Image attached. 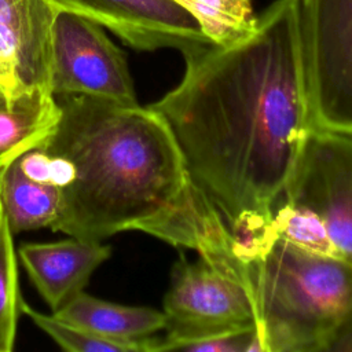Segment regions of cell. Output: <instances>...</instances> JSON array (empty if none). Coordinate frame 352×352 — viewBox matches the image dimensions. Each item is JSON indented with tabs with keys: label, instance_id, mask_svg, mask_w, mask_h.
<instances>
[{
	"label": "cell",
	"instance_id": "cell-8",
	"mask_svg": "<svg viewBox=\"0 0 352 352\" xmlns=\"http://www.w3.org/2000/svg\"><path fill=\"white\" fill-rule=\"evenodd\" d=\"M88 18L138 51L172 48L183 58L210 44L198 19L173 0H47Z\"/></svg>",
	"mask_w": 352,
	"mask_h": 352
},
{
	"label": "cell",
	"instance_id": "cell-9",
	"mask_svg": "<svg viewBox=\"0 0 352 352\" xmlns=\"http://www.w3.org/2000/svg\"><path fill=\"white\" fill-rule=\"evenodd\" d=\"M58 10L47 0H0V91H50Z\"/></svg>",
	"mask_w": 352,
	"mask_h": 352
},
{
	"label": "cell",
	"instance_id": "cell-10",
	"mask_svg": "<svg viewBox=\"0 0 352 352\" xmlns=\"http://www.w3.org/2000/svg\"><path fill=\"white\" fill-rule=\"evenodd\" d=\"M110 254V245L76 236L19 248V257L29 279L52 314L84 292L94 271Z\"/></svg>",
	"mask_w": 352,
	"mask_h": 352
},
{
	"label": "cell",
	"instance_id": "cell-17",
	"mask_svg": "<svg viewBox=\"0 0 352 352\" xmlns=\"http://www.w3.org/2000/svg\"><path fill=\"white\" fill-rule=\"evenodd\" d=\"M271 231L301 249L338 258L315 214L285 198L274 212Z\"/></svg>",
	"mask_w": 352,
	"mask_h": 352
},
{
	"label": "cell",
	"instance_id": "cell-7",
	"mask_svg": "<svg viewBox=\"0 0 352 352\" xmlns=\"http://www.w3.org/2000/svg\"><path fill=\"white\" fill-rule=\"evenodd\" d=\"M285 199L315 214L337 257L352 267V135L312 128Z\"/></svg>",
	"mask_w": 352,
	"mask_h": 352
},
{
	"label": "cell",
	"instance_id": "cell-5",
	"mask_svg": "<svg viewBox=\"0 0 352 352\" xmlns=\"http://www.w3.org/2000/svg\"><path fill=\"white\" fill-rule=\"evenodd\" d=\"M165 334L158 351H184L192 342L245 329H256L254 309L243 282L205 257L180 258L172 268L164 297Z\"/></svg>",
	"mask_w": 352,
	"mask_h": 352
},
{
	"label": "cell",
	"instance_id": "cell-14",
	"mask_svg": "<svg viewBox=\"0 0 352 352\" xmlns=\"http://www.w3.org/2000/svg\"><path fill=\"white\" fill-rule=\"evenodd\" d=\"M21 311L48 334L62 349L69 352H155L157 334L146 342H122L92 334L78 326L56 318L54 314H43L21 301Z\"/></svg>",
	"mask_w": 352,
	"mask_h": 352
},
{
	"label": "cell",
	"instance_id": "cell-15",
	"mask_svg": "<svg viewBox=\"0 0 352 352\" xmlns=\"http://www.w3.org/2000/svg\"><path fill=\"white\" fill-rule=\"evenodd\" d=\"M191 12L214 44L248 32L257 14L253 0H173Z\"/></svg>",
	"mask_w": 352,
	"mask_h": 352
},
{
	"label": "cell",
	"instance_id": "cell-16",
	"mask_svg": "<svg viewBox=\"0 0 352 352\" xmlns=\"http://www.w3.org/2000/svg\"><path fill=\"white\" fill-rule=\"evenodd\" d=\"M12 232L4 217L0 226V352L14 349L21 296Z\"/></svg>",
	"mask_w": 352,
	"mask_h": 352
},
{
	"label": "cell",
	"instance_id": "cell-6",
	"mask_svg": "<svg viewBox=\"0 0 352 352\" xmlns=\"http://www.w3.org/2000/svg\"><path fill=\"white\" fill-rule=\"evenodd\" d=\"M50 89L54 96L84 95L120 104L138 103L124 51L103 26L67 11H58L54 22Z\"/></svg>",
	"mask_w": 352,
	"mask_h": 352
},
{
	"label": "cell",
	"instance_id": "cell-1",
	"mask_svg": "<svg viewBox=\"0 0 352 352\" xmlns=\"http://www.w3.org/2000/svg\"><path fill=\"white\" fill-rule=\"evenodd\" d=\"M184 60L180 82L150 107L232 235L260 238L312 129L298 0H275L248 32Z\"/></svg>",
	"mask_w": 352,
	"mask_h": 352
},
{
	"label": "cell",
	"instance_id": "cell-12",
	"mask_svg": "<svg viewBox=\"0 0 352 352\" xmlns=\"http://www.w3.org/2000/svg\"><path fill=\"white\" fill-rule=\"evenodd\" d=\"M60 109L45 89L7 96L0 91V165L40 146L55 129Z\"/></svg>",
	"mask_w": 352,
	"mask_h": 352
},
{
	"label": "cell",
	"instance_id": "cell-2",
	"mask_svg": "<svg viewBox=\"0 0 352 352\" xmlns=\"http://www.w3.org/2000/svg\"><path fill=\"white\" fill-rule=\"evenodd\" d=\"M55 98L59 120L40 144L60 187L51 230L94 241L136 230L198 256L232 245L235 236L191 180L168 124L150 104Z\"/></svg>",
	"mask_w": 352,
	"mask_h": 352
},
{
	"label": "cell",
	"instance_id": "cell-3",
	"mask_svg": "<svg viewBox=\"0 0 352 352\" xmlns=\"http://www.w3.org/2000/svg\"><path fill=\"white\" fill-rule=\"evenodd\" d=\"M241 279L256 319L258 352H322L352 305V267L270 232L239 242Z\"/></svg>",
	"mask_w": 352,
	"mask_h": 352
},
{
	"label": "cell",
	"instance_id": "cell-13",
	"mask_svg": "<svg viewBox=\"0 0 352 352\" xmlns=\"http://www.w3.org/2000/svg\"><path fill=\"white\" fill-rule=\"evenodd\" d=\"M0 198L12 234L51 228L60 206V187L28 177L14 158L3 169Z\"/></svg>",
	"mask_w": 352,
	"mask_h": 352
},
{
	"label": "cell",
	"instance_id": "cell-11",
	"mask_svg": "<svg viewBox=\"0 0 352 352\" xmlns=\"http://www.w3.org/2000/svg\"><path fill=\"white\" fill-rule=\"evenodd\" d=\"M54 315L92 334L122 342H146L166 327L162 311L117 304L85 292L78 293Z\"/></svg>",
	"mask_w": 352,
	"mask_h": 352
},
{
	"label": "cell",
	"instance_id": "cell-18",
	"mask_svg": "<svg viewBox=\"0 0 352 352\" xmlns=\"http://www.w3.org/2000/svg\"><path fill=\"white\" fill-rule=\"evenodd\" d=\"M322 352H352V305L327 336Z\"/></svg>",
	"mask_w": 352,
	"mask_h": 352
},
{
	"label": "cell",
	"instance_id": "cell-4",
	"mask_svg": "<svg viewBox=\"0 0 352 352\" xmlns=\"http://www.w3.org/2000/svg\"><path fill=\"white\" fill-rule=\"evenodd\" d=\"M312 128L352 135V0H298Z\"/></svg>",
	"mask_w": 352,
	"mask_h": 352
},
{
	"label": "cell",
	"instance_id": "cell-19",
	"mask_svg": "<svg viewBox=\"0 0 352 352\" xmlns=\"http://www.w3.org/2000/svg\"><path fill=\"white\" fill-rule=\"evenodd\" d=\"M11 162V161H10ZM8 164V162H7ZM7 164H1L0 165V177H1V173H3V169L6 168V165ZM3 220H4V212H3V205H1V198H0V226H1V223H3Z\"/></svg>",
	"mask_w": 352,
	"mask_h": 352
}]
</instances>
